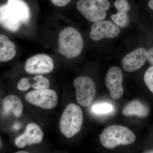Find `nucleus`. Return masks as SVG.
I'll return each instance as SVG.
<instances>
[{
	"instance_id": "nucleus-1",
	"label": "nucleus",
	"mask_w": 153,
	"mask_h": 153,
	"mask_svg": "<svg viewBox=\"0 0 153 153\" xmlns=\"http://www.w3.org/2000/svg\"><path fill=\"white\" fill-rule=\"evenodd\" d=\"M31 17L30 7L24 0H8L0 5V25L10 32H18Z\"/></svg>"
},
{
	"instance_id": "nucleus-2",
	"label": "nucleus",
	"mask_w": 153,
	"mask_h": 153,
	"mask_svg": "<svg viewBox=\"0 0 153 153\" xmlns=\"http://www.w3.org/2000/svg\"><path fill=\"white\" fill-rule=\"evenodd\" d=\"M58 50L67 59L79 56L83 49L84 42L81 34L73 27H67L59 34Z\"/></svg>"
},
{
	"instance_id": "nucleus-3",
	"label": "nucleus",
	"mask_w": 153,
	"mask_h": 153,
	"mask_svg": "<svg viewBox=\"0 0 153 153\" xmlns=\"http://www.w3.org/2000/svg\"><path fill=\"white\" fill-rule=\"evenodd\" d=\"M100 140L102 145L108 149H113L120 145H128L134 142L136 137L129 129L120 125H113L105 129Z\"/></svg>"
},
{
	"instance_id": "nucleus-4",
	"label": "nucleus",
	"mask_w": 153,
	"mask_h": 153,
	"mask_svg": "<svg viewBox=\"0 0 153 153\" xmlns=\"http://www.w3.org/2000/svg\"><path fill=\"white\" fill-rule=\"evenodd\" d=\"M82 123V109L77 105L70 103L66 106L60 118V131L66 137H72L80 131Z\"/></svg>"
},
{
	"instance_id": "nucleus-5",
	"label": "nucleus",
	"mask_w": 153,
	"mask_h": 153,
	"mask_svg": "<svg viewBox=\"0 0 153 153\" xmlns=\"http://www.w3.org/2000/svg\"><path fill=\"white\" fill-rule=\"evenodd\" d=\"M110 7L108 0H79L76 4V8L83 17L93 22L103 20Z\"/></svg>"
},
{
	"instance_id": "nucleus-6",
	"label": "nucleus",
	"mask_w": 153,
	"mask_h": 153,
	"mask_svg": "<svg viewBox=\"0 0 153 153\" xmlns=\"http://www.w3.org/2000/svg\"><path fill=\"white\" fill-rule=\"evenodd\" d=\"M77 102L83 107L89 106L94 99L96 93L95 84L88 76H79L74 79Z\"/></svg>"
},
{
	"instance_id": "nucleus-7",
	"label": "nucleus",
	"mask_w": 153,
	"mask_h": 153,
	"mask_svg": "<svg viewBox=\"0 0 153 153\" xmlns=\"http://www.w3.org/2000/svg\"><path fill=\"white\" fill-rule=\"evenodd\" d=\"M25 99L30 104L44 109H51L57 105L58 97L55 91L48 88L30 91Z\"/></svg>"
},
{
	"instance_id": "nucleus-8",
	"label": "nucleus",
	"mask_w": 153,
	"mask_h": 153,
	"mask_svg": "<svg viewBox=\"0 0 153 153\" xmlns=\"http://www.w3.org/2000/svg\"><path fill=\"white\" fill-rule=\"evenodd\" d=\"M54 68L52 57L44 54H38L28 58L25 66L26 72L32 74H49Z\"/></svg>"
},
{
	"instance_id": "nucleus-9",
	"label": "nucleus",
	"mask_w": 153,
	"mask_h": 153,
	"mask_svg": "<svg viewBox=\"0 0 153 153\" xmlns=\"http://www.w3.org/2000/svg\"><path fill=\"white\" fill-rule=\"evenodd\" d=\"M120 33V29L112 22L101 20L91 25L89 36L94 41H99L104 38H114Z\"/></svg>"
},
{
	"instance_id": "nucleus-10",
	"label": "nucleus",
	"mask_w": 153,
	"mask_h": 153,
	"mask_svg": "<svg viewBox=\"0 0 153 153\" xmlns=\"http://www.w3.org/2000/svg\"><path fill=\"white\" fill-rule=\"evenodd\" d=\"M123 78L122 71L117 66L111 67L106 74L105 84L111 98L114 100L120 98L123 94Z\"/></svg>"
},
{
	"instance_id": "nucleus-11",
	"label": "nucleus",
	"mask_w": 153,
	"mask_h": 153,
	"mask_svg": "<svg viewBox=\"0 0 153 153\" xmlns=\"http://www.w3.org/2000/svg\"><path fill=\"white\" fill-rule=\"evenodd\" d=\"M148 51L145 48H139L123 57L122 64L125 71L131 72L142 67L148 60Z\"/></svg>"
},
{
	"instance_id": "nucleus-12",
	"label": "nucleus",
	"mask_w": 153,
	"mask_h": 153,
	"mask_svg": "<svg viewBox=\"0 0 153 153\" xmlns=\"http://www.w3.org/2000/svg\"><path fill=\"white\" fill-rule=\"evenodd\" d=\"M44 137V133L37 124L29 123L27 126L24 133L15 140V144L18 147L22 148L27 145L39 143Z\"/></svg>"
},
{
	"instance_id": "nucleus-13",
	"label": "nucleus",
	"mask_w": 153,
	"mask_h": 153,
	"mask_svg": "<svg viewBox=\"0 0 153 153\" xmlns=\"http://www.w3.org/2000/svg\"><path fill=\"white\" fill-rule=\"evenodd\" d=\"M114 6L117 13L111 15V19L116 25L121 28H125L130 23L127 13L130 10V5L127 0H116Z\"/></svg>"
},
{
	"instance_id": "nucleus-14",
	"label": "nucleus",
	"mask_w": 153,
	"mask_h": 153,
	"mask_svg": "<svg viewBox=\"0 0 153 153\" xmlns=\"http://www.w3.org/2000/svg\"><path fill=\"white\" fill-rule=\"evenodd\" d=\"M50 85L49 79L41 75H37L32 78L23 77L19 81L17 88L19 90L25 91L30 87L35 90L47 88Z\"/></svg>"
},
{
	"instance_id": "nucleus-15",
	"label": "nucleus",
	"mask_w": 153,
	"mask_h": 153,
	"mask_svg": "<svg viewBox=\"0 0 153 153\" xmlns=\"http://www.w3.org/2000/svg\"><path fill=\"white\" fill-rule=\"evenodd\" d=\"M16 54V45L7 36L0 34V62L13 59Z\"/></svg>"
},
{
	"instance_id": "nucleus-16",
	"label": "nucleus",
	"mask_w": 153,
	"mask_h": 153,
	"mask_svg": "<svg viewBox=\"0 0 153 153\" xmlns=\"http://www.w3.org/2000/svg\"><path fill=\"white\" fill-rule=\"evenodd\" d=\"M4 114H9L11 111L15 116L20 117L23 112V105L20 99L16 96L10 95L4 98L3 101Z\"/></svg>"
},
{
	"instance_id": "nucleus-17",
	"label": "nucleus",
	"mask_w": 153,
	"mask_h": 153,
	"mask_svg": "<svg viewBox=\"0 0 153 153\" xmlns=\"http://www.w3.org/2000/svg\"><path fill=\"white\" fill-rule=\"evenodd\" d=\"M149 112V110L148 107L138 100L131 102L122 111L123 114L125 116L136 115L141 117L147 116Z\"/></svg>"
},
{
	"instance_id": "nucleus-18",
	"label": "nucleus",
	"mask_w": 153,
	"mask_h": 153,
	"mask_svg": "<svg viewBox=\"0 0 153 153\" xmlns=\"http://www.w3.org/2000/svg\"><path fill=\"white\" fill-rule=\"evenodd\" d=\"M112 105L108 103H101L95 104L92 107V111L97 114H105L111 112L113 110Z\"/></svg>"
},
{
	"instance_id": "nucleus-19",
	"label": "nucleus",
	"mask_w": 153,
	"mask_h": 153,
	"mask_svg": "<svg viewBox=\"0 0 153 153\" xmlns=\"http://www.w3.org/2000/svg\"><path fill=\"white\" fill-rule=\"evenodd\" d=\"M144 80L148 88L153 94V66L146 71L144 75Z\"/></svg>"
},
{
	"instance_id": "nucleus-20",
	"label": "nucleus",
	"mask_w": 153,
	"mask_h": 153,
	"mask_svg": "<svg viewBox=\"0 0 153 153\" xmlns=\"http://www.w3.org/2000/svg\"><path fill=\"white\" fill-rule=\"evenodd\" d=\"M71 0H50L54 5L57 7H65L68 5Z\"/></svg>"
},
{
	"instance_id": "nucleus-21",
	"label": "nucleus",
	"mask_w": 153,
	"mask_h": 153,
	"mask_svg": "<svg viewBox=\"0 0 153 153\" xmlns=\"http://www.w3.org/2000/svg\"><path fill=\"white\" fill-rule=\"evenodd\" d=\"M149 56L148 60L152 66H153V48L149 49L148 51Z\"/></svg>"
},
{
	"instance_id": "nucleus-22",
	"label": "nucleus",
	"mask_w": 153,
	"mask_h": 153,
	"mask_svg": "<svg viewBox=\"0 0 153 153\" xmlns=\"http://www.w3.org/2000/svg\"><path fill=\"white\" fill-rule=\"evenodd\" d=\"M149 7L153 10V0H150L148 2Z\"/></svg>"
},
{
	"instance_id": "nucleus-23",
	"label": "nucleus",
	"mask_w": 153,
	"mask_h": 153,
	"mask_svg": "<svg viewBox=\"0 0 153 153\" xmlns=\"http://www.w3.org/2000/svg\"><path fill=\"white\" fill-rule=\"evenodd\" d=\"M16 153H29L27 151H19V152H16Z\"/></svg>"
},
{
	"instance_id": "nucleus-24",
	"label": "nucleus",
	"mask_w": 153,
	"mask_h": 153,
	"mask_svg": "<svg viewBox=\"0 0 153 153\" xmlns=\"http://www.w3.org/2000/svg\"><path fill=\"white\" fill-rule=\"evenodd\" d=\"M147 153H153V150L149 151V152H146Z\"/></svg>"
},
{
	"instance_id": "nucleus-25",
	"label": "nucleus",
	"mask_w": 153,
	"mask_h": 153,
	"mask_svg": "<svg viewBox=\"0 0 153 153\" xmlns=\"http://www.w3.org/2000/svg\"><path fill=\"white\" fill-rule=\"evenodd\" d=\"M1 140H0V147H1Z\"/></svg>"
}]
</instances>
